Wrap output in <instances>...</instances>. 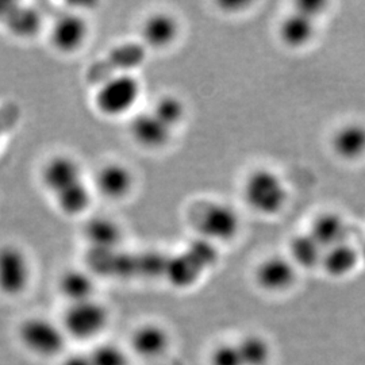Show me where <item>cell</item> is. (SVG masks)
<instances>
[{
  "mask_svg": "<svg viewBox=\"0 0 365 365\" xmlns=\"http://www.w3.org/2000/svg\"><path fill=\"white\" fill-rule=\"evenodd\" d=\"M249 207L262 215H276L287 205V185L274 170L259 168L249 173L244 184Z\"/></svg>",
  "mask_w": 365,
  "mask_h": 365,
  "instance_id": "obj_1",
  "label": "cell"
},
{
  "mask_svg": "<svg viewBox=\"0 0 365 365\" xmlns=\"http://www.w3.org/2000/svg\"><path fill=\"white\" fill-rule=\"evenodd\" d=\"M192 222L202 240L209 242H229L235 240L241 226L237 210L222 202H205L192 214Z\"/></svg>",
  "mask_w": 365,
  "mask_h": 365,
  "instance_id": "obj_2",
  "label": "cell"
},
{
  "mask_svg": "<svg viewBox=\"0 0 365 365\" xmlns=\"http://www.w3.org/2000/svg\"><path fill=\"white\" fill-rule=\"evenodd\" d=\"M24 348L41 359H52L64 352L68 336L61 327L45 317H30L18 329Z\"/></svg>",
  "mask_w": 365,
  "mask_h": 365,
  "instance_id": "obj_3",
  "label": "cell"
},
{
  "mask_svg": "<svg viewBox=\"0 0 365 365\" xmlns=\"http://www.w3.org/2000/svg\"><path fill=\"white\" fill-rule=\"evenodd\" d=\"M110 313L99 300L69 303L63 315L61 327L68 339L90 341L99 337L108 325Z\"/></svg>",
  "mask_w": 365,
  "mask_h": 365,
  "instance_id": "obj_4",
  "label": "cell"
},
{
  "mask_svg": "<svg viewBox=\"0 0 365 365\" xmlns=\"http://www.w3.org/2000/svg\"><path fill=\"white\" fill-rule=\"evenodd\" d=\"M141 83L131 73H117L108 76L98 88L95 105L101 113L108 117L123 115L138 102Z\"/></svg>",
  "mask_w": 365,
  "mask_h": 365,
  "instance_id": "obj_5",
  "label": "cell"
},
{
  "mask_svg": "<svg viewBox=\"0 0 365 365\" xmlns=\"http://www.w3.org/2000/svg\"><path fill=\"white\" fill-rule=\"evenodd\" d=\"M31 268L25 252L15 245L0 247V292L15 298L26 291Z\"/></svg>",
  "mask_w": 365,
  "mask_h": 365,
  "instance_id": "obj_6",
  "label": "cell"
},
{
  "mask_svg": "<svg viewBox=\"0 0 365 365\" xmlns=\"http://www.w3.org/2000/svg\"><path fill=\"white\" fill-rule=\"evenodd\" d=\"M298 271L289 257L271 256L261 261L256 269V283L268 292H283L297 282Z\"/></svg>",
  "mask_w": 365,
  "mask_h": 365,
  "instance_id": "obj_7",
  "label": "cell"
},
{
  "mask_svg": "<svg viewBox=\"0 0 365 365\" xmlns=\"http://www.w3.org/2000/svg\"><path fill=\"white\" fill-rule=\"evenodd\" d=\"M170 331L156 322H146L131 333L133 352L145 360H153L164 356L170 348Z\"/></svg>",
  "mask_w": 365,
  "mask_h": 365,
  "instance_id": "obj_8",
  "label": "cell"
},
{
  "mask_svg": "<svg viewBox=\"0 0 365 365\" xmlns=\"http://www.w3.org/2000/svg\"><path fill=\"white\" fill-rule=\"evenodd\" d=\"M88 36V25L86 19L73 13L60 15L53 24L51 41L53 46L63 53L76 52L83 46Z\"/></svg>",
  "mask_w": 365,
  "mask_h": 365,
  "instance_id": "obj_9",
  "label": "cell"
},
{
  "mask_svg": "<svg viewBox=\"0 0 365 365\" xmlns=\"http://www.w3.org/2000/svg\"><path fill=\"white\" fill-rule=\"evenodd\" d=\"M81 180H84L83 170L78 161L72 157H53L42 170V182L53 196L58 195Z\"/></svg>",
  "mask_w": 365,
  "mask_h": 365,
  "instance_id": "obj_10",
  "label": "cell"
},
{
  "mask_svg": "<svg viewBox=\"0 0 365 365\" xmlns=\"http://www.w3.org/2000/svg\"><path fill=\"white\" fill-rule=\"evenodd\" d=\"M172 131L170 126L152 111L141 113L130 122V133L134 140L149 149H157L168 144Z\"/></svg>",
  "mask_w": 365,
  "mask_h": 365,
  "instance_id": "obj_11",
  "label": "cell"
},
{
  "mask_svg": "<svg viewBox=\"0 0 365 365\" xmlns=\"http://www.w3.org/2000/svg\"><path fill=\"white\" fill-rule=\"evenodd\" d=\"M96 188L108 199H122L129 195L134 185L131 170L120 163H110L96 173Z\"/></svg>",
  "mask_w": 365,
  "mask_h": 365,
  "instance_id": "obj_12",
  "label": "cell"
},
{
  "mask_svg": "<svg viewBox=\"0 0 365 365\" xmlns=\"http://www.w3.org/2000/svg\"><path fill=\"white\" fill-rule=\"evenodd\" d=\"M333 152L345 161H357L365 156V125L349 122L342 125L331 138Z\"/></svg>",
  "mask_w": 365,
  "mask_h": 365,
  "instance_id": "obj_13",
  "label": "cell"
},
{
  "mask_svg": "<svg viewBox=\"0 0 365 365\" xmlns=\"http://www.w3.org/2000/svg\"><path fill=\"white\" fill-rule=\"evenodd\" d=\"M349 227L344 217L337 212H322L319 214L310 227V235L322 247L324 250L333 248L339 244L348 241Z\"/></svg>",
  "mask_w": 365,
  "mask_h": 365,
  "instance_id": "obj_14",
  "label": "cell"
},
{
  "mask_svg": "<svg viewBox=\"0 0 365 365\" xmlns=\"http://www.w3.org/2000/svg\"><path fill=\"white\" fill-rule=\"evenodd\" d=\"M315 31V19L299 11H294L282 21L279 26V37L288 48L300 49L313 41Z\"/></svg>",
  "mask_w": 365,
  "mask_h": 365,
  "instance_id": "obj_15",
  "label": "cell"
},
{
  "mask_svg": "<svg viewBox=\"0 0 365 365\" xmlns=\"http://www.w3.org/2000/svg\"><path fill=\"white\" fill-rule=\"evenodd\" d=\"M143 39L149 48L163 49L179 36V24L170 14H153L145 21L143 26Z\"/></svg>",
  "mask_w": 365,
  "mask_h": 365,
  "instance_id": "obj_16",
  "label": "cell"
},
{
  "mask_svg": "<svg viewBox=\"0 0 365 365\" xmlns=\"http://www.w3.org/2000/svg\"><path fill=\"white\" fill-rule=\"evenodd\" d=\"M360 261L359 248L353 247L346 241L333 248L327 249L322 256L321 267L329 276L341 279L352 274Z\"/></svg>",
  "mask_w": 365,
  "mask_h": 365,
  "instance_id": "obj_17",
  "label": "cell"
},
{
  "mask_svg": "<svg viewBox=\"0 0 365 365\" xmlns=\"http://www.w3.org/2000/svg\"><path fill=\"white\" fill-rule=\"evenodd\" d=\"M4 24L9 31L19 38H33L41 30L42 16L38 10L30 6L14 3L11 10L6 15Z\"/></svg>",
  "mask_w": 365,
  "mask_h": 365,
  "instance_id": "obj_18",
  "label": "cell"
},
{
  "mask_svg": "<svg viewBox=\"0 0 365 365\" xmlns=\"http://www.w3.org/2000/svg\"><path fill=\"white\" fill-rule=\"evenodd\" d=\"M324 249L314 240L312 235L303 233L295 235L289 241V260L295 264V267L303 269H312L321 265Z\"/></svg>",
  "mask_w": 365,
  "mask_h": 365,
  "instance_id": "obj_19",
  "label": "cell"
},
{
  "mask_svg": "<svg viewBox=\"0 0 365 365\" xmlns=\"http://www.w3.org/2000/svg\"><path fill=\"white\" fill-rule=\"evenodd\" d=\"M58 289L69 303L93 299L95 282L91 276L80 269H69L61 274Z\"/></svg>",
  "mask_w": 365,
  "mask_h": 365,
  "instance_id": "obj_20",
  "label": "cell"
},
{
  "mask_svg": "<svg viewBox=\"0 0 365 365\" xmlns=\"http://www.w3.org/2000/svg\"><path fill=\"white\" fill-rule=\"evenodd\" d=\"M84 235L95 249L111 250L120 242V229L115 222L98 217L88 222L84 227Z\"/></svg>",
  "mask_w": 365,
  "mask_h": 365,
  "instance_id": "obj_21",
  "label": "cell"
},
{
  "mask_svg": "<svg viewBox=\"0 0 365 365\" xmlns=\"http://www.w3.org/2000/svg\"><path fill=\"white\" fill-rule=\"evenodd\" d=\"M244 365H268L272 357V348L268 339L260 334H245L235 341Z\"/></svg>",
  "mask_w": 365,
  "mask_h": 365,
  "instance_id": "obj_22",
  "label": "cell"
},
{
  "mask_svg": "<svg viewBox=\"0 0 365 365\" xmlns=\"http://www.w3.org/2000/svg\"><path fill=\"white\" fill-rule=\"evenodd\" d=\"M60 210L66 215H78L91 205V190L84 180L66 188V191L54 196Z\"/></svg>",
  "mask_w": 365,
  "mask_h": 365,
  "instance_id": "obj_23",
  "label": "cell"
},
{
  "mask_svg": "<svg viewBox=\"0 0 365 365\" xmlns=\"http://www.w3.org/2000/svg\"><path fill=\"white\" fill-rule=\"evenodd\" d=\"M184 105L182 101L178 99L173 95H168V96H161L157 101L152 113L160 118L167 126H170V129L173 130L176 125H179L184 118Z\"/></svg>",
  "mask_w": 365,
  "mask_h": 365,
  "instance_id": "obj_24",
  "label": "cell"
},
{
  "mask_svg": "<svg viewBox=\"0 0 365 365\" xmlns=\"http://www.w3.org/2000/svg\"><path fill=\"white\" fill-rule=\"evenodd\" d=\"M88 354L92 365H129V356L113 342L101 344Z\"/></svg>",
  "mask_w": 365,
  "mask_h": 365,
  "instance_id": "obj_25",
  "label": "cell"
},
{
  "mask_svg": "<svg viewBox=\"0 0 365 365\" xmlns=\"http://www.w3.org/2000/svg\"><path fill=\"white\" fill-rule=\"evenodd\" d=\"M210 365H244L235 341L215 345L209 356Z\"/></svg>",
  "mask_w": 365,
  "mask_h": 365,
  "instance_id": "obj_26",
  "label": "cell"
},
{
  "mask_svg": "<svg viewBox=\"0 0 365 365\" xmlns=\"http://www.w3.org/2000/svg\"><path fill=\"white\" fill-rule=\"evenodd\" d=\"M327 1H319V0H302L297 3V10L299 13L304 14L310 18L315 19L317 15L324 13L325 7H327Z\"/></svg>",
  "mask_w": 365,
  "mask_h": 365,
  "instance_id": "obj_27",
  "label": "cell"
},
{
  "mask_svg": "<svg viewBox=\"0 0 365 365\" xmlns=\"http://www.w3.org/2000/svg\"><path fill=\"white\" fill-rule=\"evenodd\" d=\"M61 365H92L90 360V354H83V353H75L66 357L63 360Z\"/></svg>",
  "mask_w": 365,
  "mask_h": 365,
  "instance_id": "obj_28",
  "label": "cell"
},
{
  "mask_svg": "<svg viewBox=\"0 0 365 365\" xmlns=\"http://www.w3.org/2000/svg\"><path fill=\"white\" fill-rule=\"evenodd\" d=\"M359 253H360V260L364 261L365 262V238L364 241H363V244H361V247L359 248Z\"/></svg>",
  "mask_w": 365,
  "mask_h": 365,
  "instance_id": "obj_29",
  "label": "cell"
},
{
  "mask_svg": "<svg viewBox=\"0 0 365 365\" xmlns=\"http://www.w3.org/2000/svg\"><path fill=\"white\" fill-rule=\"evenodd\" d=\"M1 133H3V130H1V128H0V137H1Z\"/></svg>",
  "mask_w": 365,
  "mask_h": 365,
  "instance_id": "obj_30",
  "label": "cell"
}]
</instances>
